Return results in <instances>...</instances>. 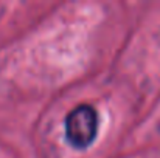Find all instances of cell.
Segmentation results:
<instances>
[{
  "label": "cell",
  "instance_id": "obj_1",
  "mask_svg": "<svg viewBox=\"0 0 160 158\" xmlns=\"http://www.w3.org/2000/svg\"><path fill=\"white\" fill-rule=\"evenodd\" d=\"M98 132V113L89 104L75 107L65 116L67 141L76 149L89 147Z\"/></svg>",
  "mask_w": 160,
  "mask_h": 158
}]
</instances>
